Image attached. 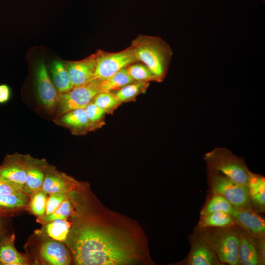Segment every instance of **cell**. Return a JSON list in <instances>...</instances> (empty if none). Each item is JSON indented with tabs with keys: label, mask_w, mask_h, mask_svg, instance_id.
I'll return each mask as SVG.
<instances>
[{
	"label": "cell",
	"mask_w": 265,
	"mask_h": 265,
	"mask_svg": "<svg viewBox=\"0 0 265 265\" xmlns=\"http://www.w3.org/2000/svg\"><path fill=\"white\" fill-rule=\"evenodd\" d=\"M70 193L73 204L66 241L77 265L152 264L147 239L135 221L110 211L80 182Z\"/></svg>",
	"instance_id": "1"
},
{
	"label": "cell",
	"mask_w": 265,
	"mask_h": 265,
	"mask_svg": "<svg viewBox=\"0 0 265 265\" xmlns=\"http://www.w3.org/2000/svg\"><path fill=\"white\" fill-rule=\"evenodd\" d=\"M138 62L145 65L162 81L167 72L173 52L170 46L158 36L140 34L131 43Z\"/></svg>",
	"instance_id": "2"
},
{
	"label": "cell",
	"mask_w": 265,
	"mask_h": 265,
	"mask_svg": "<svg viewBox=\"0 0 265 265\" xmlns=\"http://www.w3.org/2000/svg\"><path fill=\"white\" fill-rule=\"evenodd\" d=\"M195 230L216 253L224 265H239L236 225L227 227H199Z\"/></svg>",
	"instance_id": "3"
},
{
	"label": "cell",
	"mask_w": 265,
	"mask_h": 265,
	"mask_svg": "<svg viewBox=\"0 0 265 265\" xmlns=\"http://www.w3.org/2000/svg\"><path fill=\"white\" fill-rule=\"evenodd\" d=\"M204 159L207 168L218 171L234 182L247 186L251 171L242 158L224 147H216L206 153Z\"/></svg>",
	"instance_id": "4"
},
{
	"label": "cell",
	"mask_w": 265,
	"mask_h": 265,
	"mask_svg": "<svg viewBox=\"0 0 265 265\" xmlns=\"http://www.w3.org/2000/svg\"><path fill=\"white\" fill-rule=\"evenodd\" d=\"M207 172L209 193L223 196L234 208L253 210L247 186L240 185L216 170L207 168Z\"/></svg>",
	"instance_id": "5"
},
{
	"label": "cell",
	"mask_w": 265,
	"mask_h": 265,
	"mask_svg": "<svg viewBox=\"0 0 265 265\" xmlns=\"http://www.w3.org/2000/svg\"><path fill=\"white\" fill-rule=\"evenodd\" d=\"M102 92L100 80L94 79L89 82L59 93L55 110L57 120L63 114L78 108H84L94 98Z\"/></svg>",
	"instance_id": "6"
},
{
	"label": "cell",
	"mask_w": 265,
	"mask_h": 265,
	"mask_svg": "<svg viewBox=\"0 0 265 265\" xmlns=\"http://www.w3.org/2000/svg\"><path fill=\"white\" fill-rule=\"evenodd\" d=\"M96 53V67L94 79L104 80L110 77L130 65L138 62L131 46L117 52L98 50Z\"/></svg>",
	"instance_id": "7"
},
{
	"label": "cell",
	"mask_w": 265,
	"mask_h": 265,
	"mask_svg": "<svg viewBox=\"0 0 265 265\" xmlns=\"http://www.w3.org/2000/svg\"><path fill=\"white\" fill-rule=\"evenodd\" d=\"M236 229L239 265H264L265 237L259 238L252 236L237 225Z\"/></svg>",
	"instance_id": "8"
},
{
	"label": "cell",
	"mask_w": 265,
	"mask_h": 265,
	"mask_svg": "<svg viewBox=\"0 0 265 265\" xmlns=\"http://www.w3.org/2000/svg\"><path fill=\"white\" fill-rule=\"evenodd\" d=\"M190 250L180 263L185 265H224L219 260L214 251L193 229L188 237Z\"/></svg>",
	"instance_id": "9"
},
{
	"label": "cell",
	"mask_w": 265,
	"mask_h": 265,
	"mask_svg": "<svg viewBox=\"0 0 265 265\" xmlns=\"http://www.w3.org/2000/svg\"><path fill=\"white\" fill-rule=\"evenodd\" d=\"M35 75L39 99L47 112L52 114L55 109L59 93L51 80L43 61L37 64Z\"/></svg>",
	"instance_id": "10"
},
{
	"label": "cell",
	"mask_w": 265,
	"mask_h": 265,
	"mask_svg": "<svg viewBox=\"0 0 265 265\" xmlns=\"http://www.w3.org/2000/svg\"><path fill=\"white\" fill-rule=\"evenodd\" d=\"M0 176L31 192L26 186V155H7L0 164Z\"/></svg>",
	"instance_id": "11"
},
{
	"label": "cell",
	"mask_w": 265,
	"mask_h": 265,
	"mask_svg": "<svg viewBox=\"0 0 265 265\" xmlns=\"http://www.w3.org/2000/svg\"><path fill=\"white\" fill-rule=\"evenodd\" d=\"M80 182L65 173L59 171L55 166L48 164L42 189L47 194L70 193Z\"/></svg>",
	"instance_id": "12"
},
{
	"label": "cell",
	"mask_w": 265,
	"mask_h": 265,
	"mask_svg": "<svg viewBox=\"0 0 265 265\" xmlns=\"http://www.w3.org/2000/svg\"><path fill=\"white\" fill-rule=\"evenodd\" d=\"M74 87L85 84L94 80L96 67V53L78 61L64 63Z\"/></svg>",
	"instance_id": "13"
},
{
	"label": "cell",
	"mask_w": 265,
	"mask_h": 265,
	"mask_svg": "<svg viewBox=\"0 0 265 265\" xmlns=\"http://www.w3.org/2000/svg\"><path fill=\"white\" fill-rule=\"evenodd\" d=\"M235 224L250 235L259 238L265 237V219L253 210L233 208L230 213Z\"/></svg>",
	"instance_id": "14"
},
{
	"label": "cell",
	"mask_w": 265,
	"mask_h": 265,
	"mask_svg": "<svg viewBox=\"0 0 265 265\" xmlns=\"http://www.w3.org/2000/svg\"><path fill=\"white\" fill-rule=\"evenodd\" d=\"M39 255L45 262L52 265H68L72 257L63 242L52 238L44 241L39 249Z\"/></svg>",
	"instance_id": "15"
},
{
	"label": "cell",
	"mask_w": 265,
	"mask_h": 265,
	"mask_svg": "<svg viewBox=\"0 0 265 265\" xmlns=\"http://www.w3.org/2000/svg\"><path fill=\"white\" fill-rule=\"evenodd\" d=\"M55 121L76 134L86 132L97 127L89 120L84 108H78L69 111Z\"/></svg>",
	"instance_id": "16"
},
{
	"label": "cell",
	"mask_w": 265,
	"mask_h": 265,
	"mask_svg": "<svg viewBox=\"0 0 265 265\" xmlns=\"http://www.w3.org/2000/svg\"><path fill=\"white\" fill-rule=\"evenodd\" d=\"M48 164L45 159H38L26 155L25 185L31 193L42 188Z\"/></svg>",
	"instance_id": "17"
},
{
	"label": "cell",
	"mask_w": 265,
	"mask_h": 265,
	"mask_svg": "<svg viewBox=\"0 0 265 265\" xmlns=\"http://www.w3.org/2000/svg\"><path fill=\"white\" fill-rule=\"evenodd\" d=\"M15 236L9 234L0 242V265H26L27 258L19 252L14 246Z\"/></svg>",
	"instance_id": "18"
},
{
	"label": "cell",
	"mask_w": 265,
	"mask_h": 265,
	"mask_svg": "<svg viewBox=\"0 0 265 265\" xmlns=\"http://www.w3.org/2000/svg\"><path fill=\"white\" fill-rule=\"evenodd\" d=\"M253 210L258 212L265 210V179L260 174L251 172L247 184Z\"/></svg>",
	"instance_id": "19"
},
{
	"label": "cell",
	"mask_w": 265,
	"mask_h": 265,
	"mask_svg": "<svg viewBox=\"0 0 265 265\" xmlns=\"http://www.w3.org/2000/svg\"><path fill=\"white\" fill-rule=\"evenodd\" d=\"M37 234L64 243L67 238L71 222L68 219H57L43 224Z\"/></svg>",
	"instance_id": "20"
},
{
	"label": "cell",
	"mask_w": 265,
	"mask_h": 265,
	"mask_svg": "<svg viewBox=\"0 0 265 265\" xmlns=\"http://www.w3.org/2000/svg\"><path fill=\"white\" fill-rule=\"evenodd\" d=\"M29 196L25 194L0 195V216L5 217L11 213L28 206Z\"/></svg>",
	"instance_id": "21"
},
{
	"label": "cell",
	"mask_w": 265,
	"mask_h": 265,
	"mask_svg": "<svg viewBox=\"0 0 265 265\" xmlns=\"http://www.w3.org/2000/svg\"><path fill=\"white\" fill-rule=\"evenodd\" d=\"M51 72L54 85L59 93L67 92L73 86L65 64L60 60H53L51 64Z\"/></svg>",
	"instance_id": "22"
},
{
	"label": "cell",
	"mask_w": 265,
	"mask_h": 265,
	"mask_svg": "<svg viewBox=\"0 0 265 265\" xmlns=\"http://www.w3.org/2000/svg\"><path fill=\"white\" fill-rule=\"evenodd\" d=\"M235 225L231 215L223 212H213L200 215L197 227H227Z\"/></svg>",
	"instance_id": "23"
},
{
	"label": "cell",
	"mask_w": 265,
	"mask_h": 265,
	"mask_svg": "<svg viewBox=\"0 0 265 265\" xmlns=\"http://www.w3.org/2000/svg\"><path fill=\"white\" fill-rule=\"evenodd\" d=\"M100 80L102 92L117 90L134 80L125 68L110 77Z\"/></svg>",
	"instance_id": "24"
},
{
	"label": "cell",
	"mask_w": 265,
	"mask_h": 265,
	"mask_svg": "<svg viewBox=\"0 0 265 265\" xmlns=\"http://www.w3.org/2000/svg\"><path fill=\"white\" fill-rule=\"evenodd\" d=\"M209 194L200 211V215L216 212H223L230 214L234 207L225 198L219 194Z\"/></svg>",
	"instance_id": "25"
},
{
	"label": "cell",
	"mask_w": 265,
	"mask_h": 265,
	"mask_svg": "<svg viewBox=\"0 0 265 265\" xmlns=\"http://www.w3.org/2000/svg\"><path fill=\"white\" fill-rule=\"evenodd\" d=\"M149 85V82L133 81L116 90L115 94L121 103L132 101L145 92Z\"/></svg>",
	"instance_id": "26"
},
{
	"label": "cell",
	"mask_w": 265,
	"mask_h": 265,
	"mask_svg": "<svg viewBox=\"0 0 265 265\" xmlns=\"http://www.w3.org/2000/svg\"><path fill=\"white\" fill-rule=\"evenodd\" d=\"M73 210V204L70 196V197L65 200L53 212L48 215H44L38 218L37 220L38 222L44 224L54 220L68 219L71 215Z\"/></svg>",
	"instance_id": "27"
},
{
	"label": "cell",
	"mask_w": 265,
	"mask_h": 265,
	"mask_svg": "<svg viewBox=\"0 0 265 265\" xmlns=\"http://www.w3.org/2000/svg\"><path fill=\"white\" fill-rule=\"evenodd\" d=\"M47 198V193L42 188L32 192L29 196V210L38 218L45 214Z\"/></svg>",
	"instance_id": "28"
},
{
	"label": "cell",
	"mask_w": 265,
	"mask_h": 265,
	"mask_svg": "<svg viewBox=\"0 0 265 265\" xmlns=\"http://www.w3.org/2000/svg\"><path fill=\"white\" fill-rule=\"evenodd\" d=\"M134 81L150 82L158 80L150 70L142 63L135 62L126 67Z\"/></svg>",
	"instance_id": "29"
},
{
	"label": "cell",
	"mask_w": 265,
	"mask_h": 265,
	"mask_svg": "<svg viewBox=\"0 0 265 265\" xmlns=\"http://www.w3.org/2000/svg\"><path fill=\"white\" fill-rule=\"evenodd\" d=\"M92 102L107 113L112 112L121 104L112 91L98 94Z\"/></svg>",
	"instance_id": "30"
},
{
	"label": "cell",
	"mask_w": 265,
	"mask_h": 265,
	"mask_svg": "<svg viewBox=\"0 0 265 265\" xmlns=\"http://www.w3.org/2000/svg\"><path fill=\"white\" fill-rule=\"evenodd\" d=\"M70 196V192L50 194L47 198L44 215H48L53 212L65 200L69 198Z\"/></svg>",
	"instance_id": "31"
},
{
	"label": "cell",
	"mask_w": 265,
	"mask_h": 265,
	"mask_svg": "<svg viewBox=\"0 0 265 265\" xmlns=\"http://www.w3.org/2000/svg\"><path fill=\"white\" fill-rule=\"evenodd\" d=\"M11 194H25L30 196L31 193L0 176V195Z\"/></svg>",
	"instance_id": "32"
},
{
	"label": "cell",
	"mask_w": 265,
	"mask_h": 265,
	"mask_svg": "<svg viewBox=\"0 0 265 265\" xmlns=\"http://www.w3.org/2000/svg\"><path fill=\"white\" fill-rule=\"evenodd\" d=\"M84 109L87 118L92 123L97 126L101 124L100 122L106 113L103 109L96 106L92 101Z\"/></svg>",
	"instance_id": "33"
},
{
	"label": "cell",
	"mask_w": 265,
	"mask_h": 265,
	"mask_svg": "<svg viewBox=\"0 0 265 265\" xmlns=\"http://www.w3.org/2000/svg\"><path fill=\"white\" fill-rule=\"evenodd\" d=\"M11 96V90L9 86L5 84H0V104L7 102Z\"/></svg>",
	"instance_id": "34"
},
{
	"label": "cell",
	"mask_w": 265,
	"mask_h": 265,
	"mask_svg": "<svg viewBox=\"0 0 265 265\" xmlns=\"http://www.w3.org/2000/svg\"><path fill=\"white\" fill-rule=\"evenodd\" d=\"M4 218V217L0 216V242L4 238L9 235L6 232Z\"/></svg>",
	"instance_id": "35"
},
{
	"label": "cell",
	"mask_w": 265,
	"mask_h": 265,
	"mask_svg": "<svg viewBox=\"0 0 265 265\" xmlns=\"http://www.w3.org/2000/svg\"></svg>",
	"instance_id": "36"
}]
</instances>
